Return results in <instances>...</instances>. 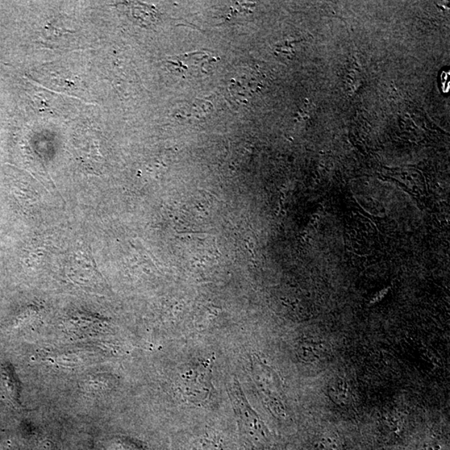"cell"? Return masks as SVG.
<instances>
[{"instance_id":"1","label":"cell","mask_w":450,"mask_h":450,"mask_svg":"<svg viewBox=\"0 0 450 450\" xmlns=\"http://www.w3.org/2000/svg\"><path fill=\"white\" fill-rule=\"evenodd\" d=\"M328 393L332 401L338 406H348L352 400V392L345 379L333 378L328 387Z\"/></svg>"},{"instance_id":"2","label":"cell","mask_w":450,"mask_h":450,"mask_svg":"<svg viewBox=\"0 0 450 450\" xmlns=\"http://www.w3.org/2000/svg\"><path fill=\"white\" fill-rule=\"evenodd\" d=\"M326 347L324 344L317 343V342H311V343H306L300 346V354L304 360L310 362H318L322 360Z\"/></svg>"}]
</instances>
